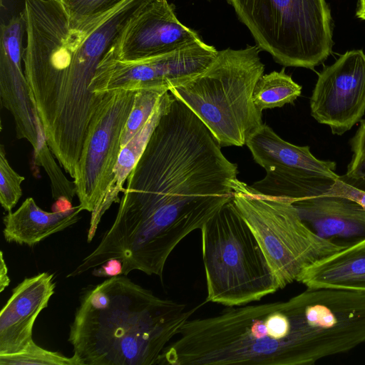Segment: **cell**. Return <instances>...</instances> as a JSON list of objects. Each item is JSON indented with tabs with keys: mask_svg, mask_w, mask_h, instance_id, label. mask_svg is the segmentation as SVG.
<instances>
[{
	"mask_svg": "<svg viewBox=\"0 0 365 365\" xmlns=\"http://www.w3.org/2000/svg\"><path fill=\"white\" fill-rule=\"evenodd\" d=\"M136 91L100 93L73 178L79 205L91 216L96 212L112 180Z\"/></svg>",
	"mask_w": 365,
	"mask_h": 365,
	"instance_id": "ba28073f",
	"label": "cell"
},
{
	"mask_svg": "<svg viewBox=\"0 0 365 365\" xmlns=\"http://www.w3.org/2000/svg\"><path fill=\"white\" fill-rule=\"evenodd\" d=\"M26 46L23 61L32 101L48 145L69 135V84L83 34L72 29L61 3L25 0Z\"/></svg>",
	"mask_w": 365,
	"mask_h": 365,
	"instance_id": "3957f363",
	"label": "cell"
},
{
	"mask_svg": "<svg viewBox=\"0 0 365 365\" xmlns=\"http://www.w3.org/2000/svg\"><path fill=\"white\" fill-rule=\"evenodd\" d=\"M1 365H83L75 354L71 357L38 346L33 340L24 349L0 354Z\"/></svg>",
	"mask_w": 365,
	"mask_h": 365,
	"instance_id": "ffe728a7",
	"label": "cell"
},
{
	"mask_svg": "<svg viewBox=\"0 0 365 365\" xmlns=\"http://www.w3.org/2000/svg\"><path fill=\"white\" fill-rule=\"evenodd\" d=\"M261 51L284 66L312 69L332 48L325 0H227Z\"/></svg>",
	"mask_w": 365,
	"mask_h": 365,
	"instance_id": "8992f818",
	"label": "cell"
},
{
	"mask_svg": "<svg viewBox=\"0 0 365 365\" xmlns=\"http://www.w3.org/2000/svg\"><path fill=\"white\" fill-rule=\"evenodd\" d=\"M55 287L53 274L42 272L13 289L0 312V354L18 352L33 341L34 323L48 307Z\"/></svg>",
	"mask_w": 365,
	"mask_h": 365,
	"instance_id": "7c38bea8",
	"label": "cell"
},
{
	"mask_svg": "<svg viewBox=\"0 0 365 365\" xmlns=\"http://www.w3.org/2000/svg\"><path fill=\"white\" fill-rule=\"evenodd\" d=\"M359 122V126L351 140V161L346 174L339 176V179L365 192V119Z\"/></svg>",
	"mask_w": 365,
	"mask_h": 365,
	"instance_id": "603a6c76",
	"label": "cell"
},
{
	"mask_svg": "<svg viewBox=\"0 0 365 365\" xmlns=\"http://www.w3.org/2000/svg\"><path fill=\"white\" fill-rule=\"evenodd\" d=\"M150 0H125L106 14L78 29L83 39L76 51L71 71L69 102L78 113H89L98 96L90 89L96 67L128 19Z\"/></svg>",
	"mask_w": 365,
	"mask_h": 365,
	"instance_id": "8fae6325",
	"label": "cell"
},
{
	"mask_svg": "<svg viewBox=\"0 0 365 365\" xmlns=\"http://www.w3.org/2000/svg\"><path fill=\"white\" fill-rule=\"evenodd\" d=\"M246 145L254 160L267 170L281 167L336 180V163L317 158L308 145L298 146L281 138L269 125L262 123L248 137Z\"/></svg>",
	"mask_w": 365,
	"mask_h": 365,
	"instance_id": "5bb4252c",
	"label": "cell"
},
{
	"mask_svg": "<svg viewBox=\"0 0 365 365\" xmlns=\"http://www.w3.org/2000/svg\"><path fill=\"white\" fill-rule=\"evenodd\" d=\"M292 204L302 221L324 239L365 237V207L354 200L320 195L298 200Z\"/></svg>",
	"mask_w": 365,
	"mask_h": 365,
	"instance_id": "4fadbf2b",
	"label": "cell"
},
{
	"mask_svg": "<svg viewBox=\"0 0 365 365\" xmlns=\"http://www.w3.org/2000/svg\"><path fill=\"white\" fill-rule=\"evenodd\" d=\"M9 283L7 265L4 258L3 252L0 251V292H2L9 285Z\"/></svg>",
	"mask_w": 365,
	"mask_h": 365,
	"instance_id": "4316f807",
	"label": "cell"
},
{
	"mask_svg": "<svg viewBox=\"0 0 365 365\" xmlns=\"http://www.w3.org/2000/svg\"><path fill=\"white\" fill-rule=\"evenodd\" d=\"M325 195L343 196L354 200L365 207V192L356 189L338 179Z\"/></svg>",
	"mask_w": 365,
	"mask_h": 365,
	"instance_id": "d4e9b609",
	"label": "cell"
},
{
	"mask_svg": "<svg viewBox=\"0 0 365 365\" xmlns=\"http://www.w3.org/2000/svg\"><path fill=\"white\" fill-rule=\"evenodd\" d=\"M356 16L361 19L365 20V0H359Z\"/></svg>",
	"mask_w": 365,
	"mask_h": 365,
	"instance_id": "83f0119b",
	"label": "cell"
},
{
	"mask_svg": "<svg viewBox=\"0 0 365 365\" xmlns=\"http://www.w3.org/2000/svg\"><path fill=\"white\" fill-rule=\"evenodd\" d=\"M312 116L341 135L365 113V53L352 50L319 74L310 98Z\"/></svg>",
	"mask_w": 365,
	"mask_h": 365,
	"instance_id": "9c48e42d",
	"label": "cell"
},
{
	"mask_svg": "<svg viewBox=\"0 0 365 365\" xmlns=\"http://www.w3.org/2000/svg\"><path fill=\"white\" fill-rule=\"evenodd\" d=\"M200 231L205 302L242 306L279 289L262 250L233 199Z\"/></svg>",
	"mask_w": 365,
	"mask_h": 365,
	"instance_id": "5b68a950",
	"label": "cell"
},
{
	"mask_svg": "<svg viewBox=\"0 0 365 365\" xmlns=\"http://www.w3.org/2000/svg\"><path fill=\"white\" fill-rule=\"evenodd\" d=\"M302 86L287 74L284 68L262 75L253 91V102L260 110L280 108L293 104L301 95Z\"/></svg>",
	"mask_w": 365,
	"mask_h": 365,
	"instance_id": "d6986e66",
	"label": "cell"
},
{
	"mask_svg": "<svg viewBox=\"0 0 365 365\" xmlns=\"http://www.w3.org/2000/svg\"><path fill=\"white\" fill-rule=\"evenodd\" d=\"M55 1H61V0H55Z\"/></svg>",
	"mask_w": 365,
	"mask_h": 365,
	"instance_id": "f1b7e54d",
	"label": "cell"
},
{
	"mask_svg": "<svg viewBox=\"0 0 365 365\" xmlns=\"http://www.w3.org/2000/svg\"><path fill=\"white\" fill-rule=\"evenodd\" d=\"M257 46L218 51L200 74L170 90L202 121L221 147L246 145L262 123L253 102L255 86L264 65Z\"/></svg>",
	"mask_w": 365,
	"mask_h": 365,
	"instance_id": "277c9868",
	"label": "cell"
},
{
	"mask_svg": "<svg viewBox=\"0 0 365 365\" xmlns=\"http://www.w3.org/2000/svg\"><path fill=\"white\" fill-rule=\"evenodd\" d=\"M265 171V177L250 187L258 193L284 198L291 202L311 196L325 195L336 180L281 167H271Z\"/></svg>",
	"mask_w": 365,
	"mask_h": 365,
	"instance_id": "ac0fdd59",
	"label": "cell"
},
{
	"mask_svg": "<svg viewBox=\"0 0 365 365\" xmlns=\"http://www.w3.org/2000/svg\"><path fill=\"white\" fill-rule=\"evenodd\" d=\"M200 305H186L115 276L87 290L68 341L83 365H150Z\"/></svg>",
	"mask_w": 365,
	"mask_h": 365,
	"instance_id": "7a4b0ae2",
	"label": "cell"
},
{
	"mask_svg": "<svg viewBox=\"0 0 365 365\" xmlns=\"http://www.w3.org/2000/svg\"><path fill=\"white\" fill-rule=\"evenodd\" d=\"M125 0H61L72 29H78L106 14Z\"/></svg>",
	"mask_w": 365,
	"mask_h": 365,
	"instance_id": "7402d4cb",
	"label": "cell"
},
{
	"mask_svg": "<svg viewBox=\"0 0 365 365\" xmlns=\"http://www.w3.org/2000/svg\"><path fill=\"white\" fill-rule=\"evenodd\" d=\"M82 211L78 205L47 212L39 207L32 197H28L16 211L4 216L3 235L9 242L31 247L76 223Z\"/></svg>",
	"mask_w": 365,
	"mask_h": 365,
	"instance_id": "2e32d148",
	"label": "cell"
},
{
	"mask_svg": "<svg viewBox=\"0 0 365 365\" xmlns=\"http://www.w3.org/2000/svg\"><path fill=\"white\" fill-rule=\"evenodd\" d=\"M168 91L161 88L137 90L133 106L123 133L122 148L145 125L163 96Z\"/></svg>",
	"mask_w": 365,
	"mask_h": 365,
	"instance_id": "44dd1931",
	"label": "cell"
},
{
	"mask_svg": "<svg viewBox=\"0 0 365 365\" xmlns=\"http://www.w3.org/2000/svg\"><path fill=\"white\" fill-rule=\"evenodd\" d=\"M172 94L166 92L154 109L153 113L141 129L122 148L114 168L113 178L108 185L105 196L96 212L91 216L87 241H92L96 235L101 220L113 203L120 202L118 195L124 191L123 185L133 168L140 159L149 138L156 126L160 118L165 111Z\"/></svg>",
	"mask_w": 365,
	"mask_h": 365,
	"instance_id": "e0dca14e",
	"label": "cell"
},
{
	"mask_svg": "<svg viewBox=\"0 0 365 365\" xmlns=\"http://www.w3.org/2000/svg\"><path fill=\"white\" fill-rule=\"evenodd\" d=\"M238 173L207 126L172 94L127 178L105 233L108 245L134 267L163 271L176 246L233 199Z\"/></svg>",
	"mask_w": 365,
	"mask_h": 365,
	"instance_id": "6da1fadb",
	"label": "cell"
},
{
	"mask_svg": "<svg viewBox=\"0 0 365 365\" xmlns=\"http://www.w3.org/2000/svg\"><path fill=\"white\" fill-rule=\"evenodd\" d=\"M24 177L10 165L4 145L0 146V202L4 210L11 212L22 196Z\"/></svg>",
	"mask_w": 365,
	"mask_h": 365,
	"instance_id": "cb8c5ba5",
	"label": "cell"
},
{
	"mask_svg": "<svg viewBox=\"0 0 365 365\" xmlns=\"http://www.w3.org/2000/svg\"><path fill=\"white\" fill-rule=\"evenodd\" d=\"M297 282L311 289L365 293V237L312 264Z\"/></svg>",
	"mask_w": 365,
	"mask_h": 365,
	"instance_id": "9a60e30c",
	"label": "cell"
},
{
	"mask_svg": "<svg viewBox=\"0 0 365 365\" xmlns=\"http://www.w3.org/2000/svg\"><path fill=\"white\" fill-rule=\"evenodd\" d=\"M233 189V200L255 235L279 289L297 281L312 264L346 246L317 235L289 200L258 193L238 179Z\"/></svg>",
	"mask_w": 365,
	"mask_h": 365,
	"instance_id": "52a82bcc",
	"label": "cell"
},
{
	"mask_svg": "<svg viewBox=\"0 0 365 365\" xmlns=\"http://www.w3.org/2000/svg\"><path fill=\"white\" fill-rule=\"evenodd\" d=\"M100 266L98 269H93V275L112 277L123 274V263L120 259H110Z\"/></svg>",
	"mask_w": 365,
	"mask_h": 365,
	"instance_id": "484cf974",
	"label": "cell"
},
{
	"mask_svg": "<svg viewBox=\"0 0 365 365\" xmlns=\"http://www.w3.org/2000/svg\"><path fill=\"white\" fill-rule=\"evenodd\" d=\"M182 24L168 0H150L128 19L106 52L123 61H139L163 54L200 39Z\"/></svg>",
	"mask_w": 365,
	"mask_h": 365,
	"instance_id": "30bf717a",
	"label": "cell"
}]
</instances>
